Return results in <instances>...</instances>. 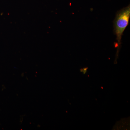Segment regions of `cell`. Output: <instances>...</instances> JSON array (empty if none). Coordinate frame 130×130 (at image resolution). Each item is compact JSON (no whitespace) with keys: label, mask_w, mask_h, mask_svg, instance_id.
<instances>
[{"label":"cell","mask_w":130,"mask_h":130,"mask_svg":"<svg viewBox=\"0 0 130 130\" xmlns=\"http://www.w3.org/2000/svg\"><path fill=\"white\" fill-rule=\"evenodd\" d=\"M130 17V7L129 6L117 12L114 20V32L116 35L117 41L115 46V47L117 48V53L115 61V63L118 57L123 32L129 23Z\"/></svg>","instance_id":"obj_1"},{"label":"cell","mask_w":130,"mask_h":130,"mask_svg":"<svg viewBox=\"0 0 130 130\" xmlns=\"http://www.w3.org/2000/svg\"><path fill=\"white\" fill-rule=\"evenodd\" d=\"M88 68H84V69H81L80 71L81 72H83L84 74H85L87 72V70H88Z\"/></svg>","instance_id":"obj_2"}]
</instances>
